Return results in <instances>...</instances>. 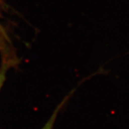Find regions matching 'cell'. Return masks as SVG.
<instances>
[{"label":"cell","instance_id":"cell-1","mask_svg":"<svg viewBox=\"0 0 129 129\" xmlns=\"http://www.w3.org/2000/svg\"><path fill=\"white\" fill-rule=\"evenodd\" d=\"M60 108H61V106L59 107V108H57L56 109L55 111V113L52 114V115L51 116V118H50V120L47 121V123L45 124V125L44 126V128L42 129H52L54 123H55L56 118H57V115L58 112H59L60 110Z\"/></svg>","mask_w":129,"mask_h":129}]
</instances>
